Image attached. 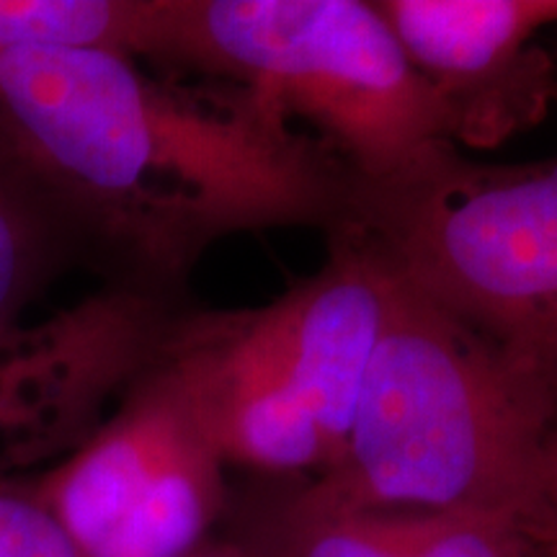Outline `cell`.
<instances>
[{"label": "cell", "instance_id": "12", "mask_svg": "<svg viewBox=\"0 0 557 557\" xmlns=\"http://www.w3.org/2000/svg\"><path fill=\"white\" fill-rule=\"evenodd\" d=\"M271 557H400L372 513L348 511L305 491L287 508Z\"/></svg>", "mask_w": 557, "mask_h": 557}, {"label": "cell", "instance_id": "1", "mask_svg": "<svg viewBox=\"0 0 557 557\" xmlns=\"http://www.w3.org/2000/svg\"><path fill=\"white\" fill-rule=\"evenodd\" d=\"M0 114L83 246L152 295L227 235L331 230L346 207L344 165L259 96L165 83L120 52L0 58Z\"/></svg>", "mask_w": 557, "mask_h": 557}, {"label": "cell", "instance_id": "3", "mask_svg": "<svg viewBox=\"0 0 557 557\" xmlns=\"http://www.w3.org/2000/svg\"><path fill=\"white\" fill-rule=\"evenodd\" d=\"M163 62L310 122L361 184L410 178L455 150L447 109L374 0H173Z\"/></svg>", "mask_w": 557, "mask_h": 557}, {"label": "cell", "instance_id": "13", "mask_svg": "<svg viewBox=\"0 0 557 557\" xmlns=\"http://www.w3.org/2000/svg\"><path fill=\"white\" fill-rule=\"evenodd\" d=\"M0 557H81L37 485L0 475Z\"/></svg>", "mask_w": 557, "mask_h": 557}, {"label": "cell", "instance_id": "14", "mask_svg": "<svg viewBox=\"0 0 557 557\" xmlns=\"http://www.w3.org/2000/svg\"><path fill=\"white\" fill-rule=\"evenodd\" d=\"M540 511L557 534V431L549 436L540 465Z\"/></svg>", "mask_w": 557, "mask_h": 557}, {"label": "cell", "instance_id": "7", "mask_svg": "<svg viewBox=\"0 0 557 557\" xmlns=\"http://www.w3.org/2000/svg\"><path fill=\"white\" fill-rule=\"evenodd\" d=\"M158 359L225 465L263 472L331 465L329 444L250 310L171 320Z\"/></svg>", "mask_w": 557, "mask_h": 557}, {"label": "cell", "instance_id": "11", "mask_svg": "<svg viewBox=\"0 0 557 557\" xmlns=\"http://www.w3.org/2000/svg\"><path fill=\"white\" fill-rule=\"evenodd\" d=\"M372 519L400 557H557V534L521 513L395 511Z\"/></svg>", "mask_w": 557, "mask_h": 557}, {"label": "cell", "instance_id": "8", "mask_svg": "<svg viewBox=\"0 0 557 557\" xmlns=\"http://www.w3.org/2000/svg\"><path fill=\"white\" fill-rule=\"evenodd\" d=\"M331 235L325 267L250 315L318 423L333 465L385 325L387 269L348 230Z\"/></svg>", "mask_w": 557, "mask_h": 557}, {"label": "cell", "instance_id": "9", "mask_svg": "<svg viewBox=\"0 0 557 557\" xmlns=\"http://www.w3.org/2000/svg\"><path fill=\"white\" fill-rule=\"evenodd\" d=\"M81 246L65 209L0 114V331L24 323Z\"/></svg>", "mask_w": 557, "mask_h": 557}, {"label": "cell", "instance_id": "2", "mask_svg": "<svg viewBox=\"0 0 557 557\" xmlns=\"http://www.w3.org/2000/svg\"><path fill=\"white\" fill-rule=\"evenodd\" d=\"M385 269V325L344 449L308 491L348 511H493L545 524L540 465L555 410L496 346Z\"/></svg>", "mask_w": 557, "mask_h": 557}, {"label": "cell", "instance_id": "5", "mask_svg": "<svg viewBox=\"0 0 557 557\" xmlns=\"http://www.w3.org/2000/svg\"><path fill=\"white\" fill-rule=\"evenodd\" d=\"M171 320L158 295L124 284L0 331V475L94 434L156 361Z\"/></svg>", "mask_w": 557, "mask_h": 557}, {"label": "cell", "instance_id": "4", "mask_svg": "<svg viewBox=\"0 0 557 557\" xmlns=\"http://www.w3.org/2000/svg\"><path fill=\"white\" fill-rule=\"evenodd\" d=\"M333 227L496 346L557 418V158L485 169L451 150L393 184L348 178Z\"/></svg>", "mask_w": 557, "mask_h": 557}, {"label": "cell", "instance_id": "10", "mask_svg": "<svg viewBox=\"0 0 557 557\" xmlns=\"http://www.w3.org/2000/svg\"><path fill=\"white\" fill-rule=\"evenodd\" d=\"M173 0H0V58L32 50H107L165 58Z\"/></svg>", "mask_w": 557, "mask_h": 557}, {"label": "cell", "instance_id": "6", "mask_svg": "<svg viewBox=\"0 0 557 557\" xmlns=\"http://www.w3.org/2000/svg\"><path fill=\"white\" fill-rule=\"evenodd\" d=\"M449 116L451 143L493 148L545 116L555 67L534 45L557 0H374Z\"/></svg>", "mask_w": 557, "mask_h": 557}, {"label": "cell", "instance_id": "15", "mask_svg": "<svg viewBox=\"0 0 557 557\" xmlns=\"http://www.w3.org/2000/svg\"><path fill=\"white\" fill-rule=\"evenodd\" d=\"M189 557H271L261 545H240V542H205Z\"/></svg>", "mask_w": 557, "mask_h": 557}]
</instances>
